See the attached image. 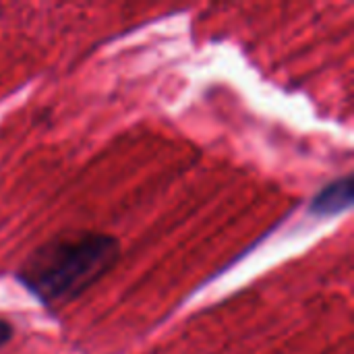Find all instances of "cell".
<instances>
[{
    "label": "cell",
    "instance_id": "cell-1",
    "mask_svg": "<svg viewBox=\"0 0 354 354\" xmlns=\"http://www.w3.org/2000/svg\"><path fill=\"white\" fill-rule=\"evenodd\" d=\"M120 255V241L112 234L95 230L60 232L33 249L15 278L39 305L54 311L95 286L114 270Z\"/></svg>",
    "mask_w": 354,
    "mask_h": 354
},
{
    "label": "cell",
    "instance_id": "cell-2",
    "mask_svg": "<svg viewBox=\"0 0 354 354\" xmlns=\"http://www.w3.org/2000/svg\"><path fill=\"white\" fill-rule=\"evenodd\" d=\"M353 176L344 174L322 187L309 201V214L315 218H334L353 207Z\"/></svg>",
    "mask_w": 354,
    "mask_h": 354
},
{
    "label": "cell",
    "instance_id": "cell-3",
    "mask_svg": "<svg viewBox=\"0 0 354 354\" xmlns=\"http://www.w3.org/2000/svg\"><path fill=\"white\" fill-rule=\"evenodd\" d=\"M15 338V328L10 322L6 319H0V348H4L6 344H10Z\"/></svg>",
    "mask_w": 354,
    "mask_h": 354
}]
</instances>
